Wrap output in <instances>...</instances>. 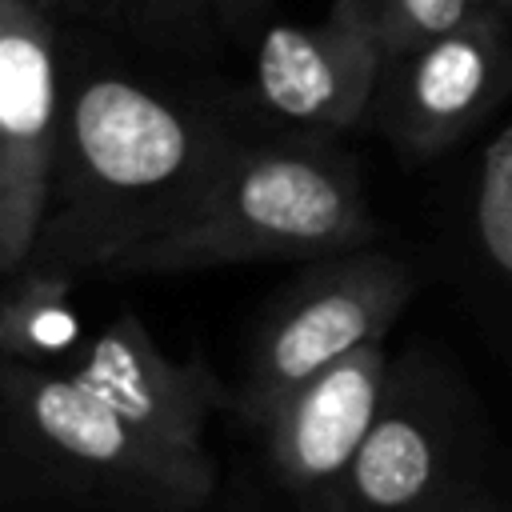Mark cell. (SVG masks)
Segmentation results:
<instances>
[{
    "label": "cell",
    "mask_w": 512,
    "mask_h": 512,
    "mask_svg": "<svg viewBox=\"0 0 512 512\" xmlns=\"http://www.w3.org/2000/svg\"><path fill=\"white\" fill-rule=\"evenodd\" d=\"M356 4H360V8H368V12H372V20H376V4H380V0H356Z\"/></svg>",
    "instance_id": "16"
},
{
    "label": "cell",
    "mask_w": 512,
    "mask_h": 512,
    "mask_svg": "<svg viewBox=\"0 0 512 512\" xmlns=\"http://www.w3.org/2000/svg\"><path fill=\"white\" fill-rule=\"evenodd\" d=\"M388 348L372 340L304 380L268 416V452L280 484L312 512L328 504L376 424L388 388Z\"/></svg>",
    "instance_id": "9"
},
{
    "label": "cell",
    "mask_w": 512,
    "mask_h": 512,
    "mask_svg": "<svg viewBox=\"0 0 512 512\" xmlns=\"http://www.w3.org/2000/svg\"><path fill=\"white\" fill-rule=\"evenodd\" d=\"M196 4H204V8H212L224 24H232V28H240L244 20H252V12L264 4V0H196Z\"/></svg>",
    "instance_id": "14"
},
{
    "label": "cell",
    "mask_w": 512,
    "mask_h": 512,
    "mask_svg": "<svg viewBox=\"0 0 512 512\" xmlns=\"http://www.w3.org/2000/svg\"><path fill=\"white\" fill-rule=\"evenodd\" d=\"M64 84L40 0H0V276L24 272L56 164Z\"/></svg>",
    "instance_id": "7"
},
{
    "label": "cell",
    "mask_w": 512,
    "mask_h": 512,
    "mask_svg": "<svg viewBox=\"0 0 512 512\" xmlns=\"http://www.w3.org/2000/svg\"><path fill=\"white\" fill-rule=\"evenodd\" d=\"M40 4H72V8H84V12H108V16H152L156 4L164 0H40Z\"/></svg>",
    "instance_id": "13"
},
{
    "label": "cell",
    "mask_w": 512,
    "mask_h": 512,
    "mask_svg": "<svg viewBox=\"0 0 512 512\" xmlns=\"http://www.w3.org/2000/svg\"><path fill=\"white\" fill-rule=\"evenodd\" d=\"M468 224L476 256L488 268V276L512 288V120L500 124L480 148Z\"/></svg>",
    "instance_id": "11"
},
{
    "label": "cell",
    "mask_w": 512,
    "mask_h": 512,
    "mask_svg": "<svg viewBox=\"0 0 512 512\" xmlns=\"http://www.w3.org/2000/svg\"><path fill=\"white\" fill-rule=\"evenodd\" d=\"M240 148L212 116L132 76H84L64 92L48 208L24 268L108 272L184 228Z\"/></svg>",
    "instance_id": "2"
},
{
    "label": "cell",
    "mask_w": 512,
    "mask_h": 512,
    "mask_svg": "<svg viewBox=\"0 0 512 512\" xmlns=\"http://www.w3.org/2000/svg\"><path fill=\"white\" fill-rule=\"evenodd\" d=\"M384 72L376 20L356 0H332L316 28L272 24L256 44V92L264 108L308 132H340L372 112Z\"/></svg>",
    "instance_id": "8"
},
{
    "label": "cell",
    "mask_w": 512,
    "mask_h": 512,
    "mask_svg": "<svg viewBox=\"0 0 512 512\" xmlns=\"http://www.w3.org/2000/svg\"><path fill=\"white\" fill-rule=\"evenodd\" d=\"M20 288L0 304V352L12 360L44 364L76 348L80 320L68 304L60 272H16Z\"/></svg>",
    "instance_id": "10"
},
{
    "label": "cell",
    "mask_w": 512,
    "mask_h": 512,
    "mask_svg": "<svg viewBox=\"0 0 512 512\" xmlns=\"http://www.w3.org/2000/svg\"><path fill=\"white\" fill-rule=\"evenodd\" d=\"M416 292V276L404 260L384 252H340L324 256L288 300L272 312L256 340L244 380V412L264 420L316 372L344 360L348 352L384 340L392 320Z\"/></svg>",
    "instance_id": "5"
},
{
    "label": "cell",
    "mask_w": 512,
    "mask_h": 512,
    "mask_svg": "<svg viewBox=\"0 0 512 512\" xmlns=\"http://www.w3.org/2000/svg\"><path fill=\"white\" fill-rule=\"evenodd\" d=\"M376 236L356 164L328 144L240 148L196 216L108 272H196L268 256H340Z\"/></svg>",
    "instance_id": "3"
},
{
    "label": "cell",
    "mask_w": 512,
    "mask_h": 512,
    "mask_svg": "<svg viewBox=\"0 0 512 512\" xmlns=\"http://www.w3.org/2000/svg\"><path fill=\"white\" fill-rule=\"evenodd\" d=\"M448 512H512V504L508 500H500L496 492H488V488H480L476 496H468V500H460L456 508H448Z\"/></svg>",
    "instance_id": "15"
},
{
    "label": "cell",
    "mask_w": 512,
    "mask_h": 512,
    "mask_svg": "<svg viewBox=\"0 0 512 512\" xmlns=\"http://www.w3.org/2000/svg\"><path fill=\"white\" fill-rule=\"evenodd\" d=\"M484 8H488V0H380L376 32L384 44V60L400 56L408 48H420L436 36L456 32Z\"/></svg>",
    "instance_id": "12"
},
{
    "label": "cell",
    "mask_w": 512,
    "mask_h": 512,
    "mask_svg": "<svg viewBox=\"0 0 512 512\" xmlns=\"http://www.w3.org/2000/svg\"><path fill=\"white\" fill-rule=\"evenodd\" d=\"M212 384L156 352L120 312L68 372L0 356V440L40 480L128 512H200L216 488L204 448Z\"/></svg>",
    "instance_id": "1"
},
{
    "label": "cell",
    "mask_w": 512,
    "mask_h": 512,
    "mask_svg": "<svg viewBox=\"0 0 512 512\" xmlns=\"http://www.w3.org/2000/svg\"><path fill=\"white\" fill-rule=\"evenodd\" d=\"M484 420L468 384L432 352L392 360L384 404L320 512H448L484 484Z\"/></svg>",
    "instance_id": "4"
},
{
    "label": "cell",
    "mask_w": 512,
    "mask_h": 512,
    "mask_svg": "<svg viewBox=\"0 0 512 512\" xmlns=\"http://www.w3.org/2000/svg\"><path fill=\"white\" fill-rule=\"evenodd\" d=\"M512 92V16L488 4L448 36L384 60L372 100L380 132L436 156L480 128Z\"/></svg>",
    "instance_id": "6"
},
{
    "label": "cell",
    "mask_w": 512,
    "mask_h": 512,
    "mask_svg": "<svg viewBox=\"0 0 512 512\" xmlns=\"http://www.w3.org/2000/svg\"><path fill=\"white\" fill-rule=\"evenodd\" d=\"M488 4H496L500 12H508V16H512V0H488Z\"/></svg>",
    "instance_id": "17"
}]
</instances>
